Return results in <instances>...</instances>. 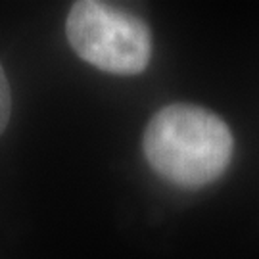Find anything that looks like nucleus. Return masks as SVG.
Returning a JSON list of instances; mask_svg holds the SVG:
<instances>
[{
    "label": "nucleus",
    "instance_id": "obj_1",
    "mask_svg": "<svg viewBox=\"0 0 259 259\" xmlns=\"http://www.w3.org/2000/svg\"><path fill=\"white\" fill-rule=\"evenodd\" d=\"M232 135L213 111L190 104L159 110L144 133V156L169 183L186 188L213 183L232 157Z\"/></svg>",
    "mask_w": 259,
    "mask_h": 259
},
{
    "label": "nucleus",
    "instance_id": "obj_2",
    "mask_svg": "<svg viewBox=\"0 0 259 259\" xmlns=\"http://www.w3.org/2000/svg\"><path fill=\"white\" fill-rule=\"evenodd\" d=\"M65 33L81 60L108 73L137 75L150 62L152 38L146 23L106 2H75Z\"/></svg>",
    "mask_w": 259,
    "mask_h": 259
},
{
    "label": "nucleus",
    "instance_id": "obj_3",
    "mask_svg": "<svg viewBox=\"0 0 259 259\" xmlns=\"http://www.w3.org/2000/svg\"><path fill=\"white\" fill-rule=\"evenodd\" d=\"M10 111H12V96H10V84L6 79V73L0 65V135L4 133L10 121Z\"/></svg>",
    "mask_w": 259,
    "mask_h": 259
}]
</instances>
